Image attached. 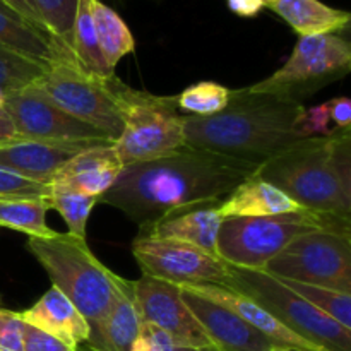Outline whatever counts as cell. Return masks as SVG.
Segmentation results:
<instances>
[{
    "label": "cell",
    "instance_id": "cell-1",
    "mask_svg": "<svg viewBox=\"0 0 351 351\" xmlns=\"http://www.w3.org/2000/svg\"><path fill=\"white\" fill-rule=\"evenodd\" d=\"M257 167L185 144L170 156L123 167L99 202L120 209L144 228L192 209L219 206Z\"/></svg>",
    "mask_w": 351,
    "mask_h": 351
},
{
    "label": "cell",
    "instance_id": "cell-2",
    "mask_svg": "<svg viewBox=\"0 0 351 351\" xmlns=\"http://www.w3.org/2000/svg\"><path fill=\"white\" fill-rule=\"evenodd\" d=\"M304 103L249 88L230 89L223 112L211 117L185 115V144L261 165L300 143L298 120Z\"/></svg>",
    "mask_w": 351,
    "mask_h": 351
},
{
    "label": "cell",
    "instance_id": "cell-3",
    "mask_svg": "<svg viewBox=\"0 0 351 351\" xmlns=\"http://www.w3.org/2000/svg\"><path fill=\"white\" fill-rule=\"evenodd\" d=\"M254 175L307 211L351 218V130L300 141L261 163Z\"/></svg>",
    "mask_w": 351,
    "mask_h": 351
},
{
    "label": "cell",
    "instance_id": "cell-4",
    "mask_svg": "<svg viewBox=\"0 0 351 351\" xmlns=\"http://www.w3.org/2000/svg\"><path fill=\"white\" fill-rule=\"evenodd\" d=\"M119 115L122 134L113 141L123 167L160 160L185 146V115H180L177 96H160L130 88L117 75L105 79Z\"/></svg>",
    "mask_w": 351,
    "mask_h": 351
},
{
    "label": "cell",
    "instance_id": "cell-5",
    "mask_svg": "<svg viewBox=\"0 0 351 351\" xmlns=\"http://www.w3.org/2000/svg\"><path fill=\"white\" fill-rule=\"evenodd\" d=\"M27 249L47 271L53 287L75 305L91 332L95 331L112 302L115 273L91 252L86 240L69 233L51 239L29 237Z\"/></svg>",
    "mask_w": 351,
    "mask_h": 351
},
{
    "label": "cell",
    "instance_id": "cell-6",
    "mask_svg": "<svg viewBox=\"0 0 351 351\" xmlns=\"http://www.w3.org/2000/svg\"><path fill=\"white\" fill-rule=\"evenodd\" d=\"M351 233L350 218L314 211L261 218L223 219L218 233V257L228 266L263 271L288 243L307 232Z\"/></svg>",
    "mask_w": 351,
    "mask_h": 351
},
{
    "label": "cell",
    "instance_id": "cell-7",
    "mask_svg": "<svg viewBox=\"0 0 351 351\" xmlns=\"http://www.w3.org/2000/svg\"><path fill=\"white\" fill-rule=\"evenodd\" d=\"M225 287L256 300L281 324L326 351H351L350 329L312 307L278 278L264 271L230 266V278Z\"/></svg>",
    "mask_w": 351,
    "mask_h": 351
},
{
    "label": "cell",
    "instance_id": "cell-8",
    "mask_svg": "<svg viewBox=\"0 0 351 351\" xmlns=\"http://www.w3.org/2000/svg\"><path fill=\"white\" fill-rule=\"evenodd\" d=\"M351 45L339 34L300 36L290 58L274 74L249 86L254 93H267L304 103L324 86L348 75Z\"/></svg>",
    "mask_w": 351,
    "mask_h": 351
},
{
    "label": "cell",
    "instance_id": "cell-9",
    "mask_svg": "<svg viewBox=\"0 0 351 351\" xmlns=\"http://www.w3.org/2000/svg\"><path fill=\"white\" fill-rule=\"evenodd\" d=\"M280 280L315 285L351 295V233L307 232L264 266Z\"/></svg>",
    "mask_w": 351,
    "mask_h": 351
},
{
    "label": "cell",
    "instance_id": "cell-10",
    "mask_svg": "<svg viewBox=\"0 0 351 351\" xmlns=\"http://www.w3.org/2000/svg\"><path fill=\"white\" fill-rule=\"evenodd\" d=\"M34 84L67 115L95 127L108 139L115 141L122 134L123 122L105 79L86 75L69 50L50 62Z\"/></svg>",
    "mask_w": 351,
    "mask_h": 351
},
{
    "label": "cell",
    "instance_id": "cell-11",
    "mask_svg": "<svg viewBox=\"0 0 351 351\" xmlns=\"http://www.w3.org/2000/svg\"><path fill=\"white\" fill-rule=\"evenodd\" d=\"M132 254L143 269V274H149L178 287L184 285L225 287L230 278V266L225 261L173 240L137 235L132 243Z\"/></svg>",
    "mask_w": 351,
    "mask_h": 351
},
{
    "label": "cell",
    "instance_id": "cell-12",
    "mask_svg": "<svg viewBox=\"0 0 351 351\" xmlns=\"http://www.w3.org/2000/svg\"><path fill=\"white\" fill-rule=\"evenodd\" d=\"M3 108L12 119L17 139H108L95 127L67 115L34 82L9 93Z\"/></svg>",
    "mask_w": 351,
    "mask_h": 351
},
{
    "label": "cell",
    "instance_id": "cell-13",
    "mask_svg": "<svg viewBox=\"0 0 351 351\" xmlns=\"http://www.w3.org/2000/svg\"><path fill=\"white\" fill-rule=\"evenodd\" d=\"M141 321L167 332L177 348H213L208 335L192 315L175 283L143 274L134 281Z\"/></svg>",
    "mask_w": 351,
    "mask_h": 351
},
{
    "label": "cell",
    "instance_id": "cell-14",
    "mask_svg": "<svg viewBox=\"0 0 351 351\" xmlns=\"http://www.w3.org/2000/svg\"><path fill=\"white\" fill-rule=\"evenodd\" d=\"M110 139H14L0 144V168L16 171L29 180L50 185L55 173L72 156Z\"/></svg>",
    "mask_w": 351,
    "mask_h": 351
},
{
    "label": "cell",
    "instance_id": "cell-15",
    "mask_svg": "<svg viewBox=\"0 0 351 351\" xmlns=\"http://www.w3.org/2000/svg\"><path fill=\"white\" fill-rule=\"evenodd\" d=\"M182 298L218 351H271L274 343L228 308L182 288Z\"/></svg>",
    "mask_w": 351,
    "mask_h": 351
},
{
    "label": "cell",
    "instance_id": "cell-16",
    "mask_svg": "<svg viewBox=\"0 0 351 351\" xmlns=\"http://www.w3.org/2000/svg\"><path fill=\"white\" fill-rule=\"evenodd\" d=\"M180 288H185V290L192 291V293L199 295V297L206 298V300L213 302V304H218L221 307L228 308L230 312L239 315L242 321H245L247 324L257 329L261 335L266 336L276 346L302 351H326L321 346L314 345L308 339L302 338L300 335L288 329L273 314H269L263 305L257 304L256 300H252L247 295L240 293V291H235L226 287H219V285H184Z\"/></svg>",
    "mask_w": 351,
    "mask_h": 351
},
{
    "label": "cell",
    "instance_id": "cell-17",
    "mask_svg": "<svg viewBox=\"0 0 351 351\" xmlns=\"http://www.w3.org/2000/svg\"><path fill=\"white\" fill-rule=\"evenodd\" d=\"M122 168L113 143L99 144L72 156L55 173L50 185L99 199L113 187Z\"/></svg>",
    "mask_w": 351,
    "mask_h": 351
},
{
    "label": "cell",
    "instance_id": "cell-18",
    "mask_svg": "<svg viewBox=\"0 0 351 351\" xmlns=\"http://www.w3.org/2000/svg\"><path fill=\"white\" fill-rule=\"evenodd\" d=\"M143 321L136 300L134 281L115 274L112 302L88 343L95 351H130Z\"/></svg>",
    "mask_w": 351,
    "mask_h": 351
},
{
    "label": "cell",
    "instance_id": "cell-19",
    "mask_svg": "<svg viewBox=\"0 0 351 351\" xmlns=\"http://www.w3.org/2000/svg\"><path fill=\"white\" fill-rule=\"evenodd\" d=\"M19 315L26 324L34 326L75 348L81 343H88L91 335L88 321L82 317L75 305L55 287H51L36 304L19 312Z\"/></svg>",
    "mask_w": 351,
    "mask_h": 351
},
{
    "label": "cell",
    "instance_id": "cell-20",
    "mask_svg": "<svg viewBox=\"0 0 351 351\" xmlns=\"http://www.w3.org/2000/svg\"><path fill=\"white\" fill-rule=\"evenodd\" d=\"M221 223L223 219L218 215V206H209V208L192 209L173 218L144 226V228H139V235L187 243L209 256L218 257L216 245H218Z\"/></svg>",
    "mask_w": 351,
    "mask_h": 351
},
{
    "label": "cell",
    "instance_id": "cell-21",
    "mask_svg": "<svg viewBox=\"0 0 351 351\" xmlns=\"http://www.w3.org/2000/svg\"><path fill=\"white\" fill-rule=\"evenodd\" d=\"M304 211L293 199L269 182L252 175L237 185L228 197L218 206L221 219L228 218H261V216L288 215Z\"/></svg>",
    "mask_w": 351,
    "mask_h": 351
},
{
    "label": "cell",
    "instance_id": "cell-22",
    "mask_svg": "<svg viewBox=\"0 0 351 351\" xmlns=\"http://www.w3.org/2000/svg\"><path fill=\"white\" fill-rule=\"evenodd\" d=\"M300 36L336 34L348 27L350 12L328 5L321 0H274L267 5Z\"/></svg>",
    "mask_w": 351,
    "mask_h": 351
},
{
    "label": "cell",
    "instance_id": "cell-23",
    "mask_svg": "<svg viewBox=\"0 0 351 351\" xmlns=\"http://www.w3.org/2000/svg\"><path fill=\"white\" fill-rule=\"evenodd\" d=\"M0 45L41 65H48L58 55L69 50L65 45L55 41L43 31L2 10H0Z\"/></svg>",
    "mask_w": 351,
    "mask_h": 351
},
{
    "label": "cell",
    "instance_id": "cell-24",
    "mask_svg": "<svg viewBox=\"0 0 351 351\" xmlns=\"http://www.w3.org/2000/svg\"><path fill=\"white\" fill-rule=\"evenodd\" d=\"M89 9H91L96 38L106 67L112 74H115L119 62L136 50L134 34L125 21L101 0H89Z\"/></svg>",
    "mask_w": 351,
    "mask_h": 351
},
{
    "label": "cell",
    "instance_id": "cell-25",
    "mask_svg": "<svg viewBox=\"0 0 351 351\" xmlns=\"http://www.w3.org/2000/svg\"><path fill=\"white\" fill-rule=\"evenodd\" d=\"M69 50H71L74 64L86 75L98 79H106L110 75H115L108 71L101 50H99L95 23H93L91 9H89V0H79Z\"/></svg>",
    "mask_w": 351,
    "mask_h": 351
},
{
    "label": "cell",
    "instance_id": "cell-26",
    "mask_svg": "<svg viewBox=\"0 0 351 351\" xmlns=\"http://www.w3.org/2000/svg\"><path fill=\"white\" fill-rule=\"evenodd\" d=\"M47 199H0V226L34 239H51L58 232L47 225Z\"/></svg>",
    "mask_w": 351,
    "mask_h": 351
},
{
    "label": "cell",
    "instance_id": "cell-27",
    "mask_svg": "<svg viewBox=\"0 0 351 351\" xmlns=\"http://www.w3.org/2000/svg\"><path fill=\"white\" fill-rule=\"evenodd\" d=\"M98 202V197L77 194L57 185H50V192L47 195L48 209H55L62 216L69 228V235L82 240H86L88 219Z\"/></svg>",
    "mask_w": 351,
    "mask_h": 351
},
{
    "label": "cell",
    "instance_id": "cell-28",
    "mask_svg": "<svg viewBox=\"0 0 351 351\" xmlns=\"http://www.w3.org/2000/svg\"><path fill=\"white\" fill-rule=\"evenodd\" d=\"M280 280V278H278ZM288 288L300 295L308 302L312 307L324 312L328 317L341 324L345 329L351 331V295L341 293V291L331 290V288L315 287V285L297 283V281L281 280Z\"/></svg>",
    "mask_w": 351,
    "mask_h": 351
},
{
    "label": "cell",
    "instance_id": "cell-29",
    "mask_svg": "<svg viewBox=\"0 0 351 351\" xmlns=\"http://www.w3.org/2000/svg\"><path fill=\"white\" fill-rule=\"evenodd\" d=\"M230 101V89L213 81H202L177 96L178 112L195 117H211L223 112Z\"/></svg>",
    "mask_w": 351,
    "mask_h": 351
},
{
    "label": "cell",
    "instance_id": "cell-30",
    "mask_svg": "<svg viewBox=\"0 0 351 351\" xmlns=\"http://www.w3.org/2000/svg\"><path fill=\"white\" fill-rule=\"evenodd\" d=\"M45 31L69 48L79 0H29Z\"/></svg>",
    "mask_w": 351,
    "mask_h": 351
},
{
    "label": "cell",
    "instance_id": "cell-31",
    "mask_svg": "<svg viewBox=\"0 0 351 351\" xmlns=\"http://www.w3.org/2000/svg\"><path fill=\"white\" fill-rule=\"evenodd\" d=\"M47 65L29 60L16 51L0 45V88L7 93L17 91L27 84H33Z\"/></svg>",
    "mask_w": 351,
    "mask_h": 351
},
{
    "label": "cell",
    "instance_id": "cell-32",
    "mask_svg": "<svg viewBox=\"0 0 351 351\" xmlns=\"http://www.w3.org/2000/svg\"><path fill=\"white\" fill-rule=\"evenodd\" d=\"M50 185L0 168V199H47Z\"/></svg>",
    "mask_w": 351,
    "mask_h": 351
},
{
    "label": "cell",
    "instance_id": "cell-33",
    "mask_svg": "<svg viewBox=\"0 0 351 351\" xmlns=\"http://www.w3.org/2000/svg\"><path fill=\"white\" fill-rule=\"evenodd\" d=\"M331 117H329V103H321L307 108L305 106L304 113H302L300 120H298V132L308 139V137H322L329 136L332 132L331 127Z\"/></svg>",
    "mask_w": 351,
    "mask_h": 351
},
{
    "label": "cell",
    "instance_id": "cell-34",
    "mask_svg": "<svg viewBox=\"0 0 351 351\" xmlns=\"http://www.w3.org/2000/svg\"><path fill=\"white\" fill-rule=\"evenodd\" d=\"M0 351L23 350V319L19 312L0 307Z\"/></svg>",
    "mask_w": 351,
    "mask_h": 351
},
{
    "label": "cell",
    "instance_id": "cell-35",
    "mask_svg": "<svg viewBox=\"0 0 351 351\" xmlns=\"http://www.w3.org/2000/svg\"><path fill=\"white\" fill-rule=\"evenodd\" d=\"M23 350L24 351H77V348L60 341L55 336L23 322Z\"/></svg>",
    "mask_w": 351,
    "mask_h": 351
},
{
    "label": "cell",
    "instance_id": "cell-36",
    "mask_svg": "<svg viewBox=\"0 0 351 351\" xmlns=\"http://www.w3.org/2000/svg\"><path fill=\"white\" fill-rule=\"evenodd\" d=\"M177 346L170 336L149 322H143L136 341L132 343L130 351H175Z\"/></svg>",
    "mask_w": 351,
    "mask_h": 351
},
{
    "label": "cell",
    "instance_id": "cell-37",
    "mask_svg": "<svg viewBox=\"0 0 351 351\" xmlns=\"http://www.w3.org/2000/svg\"><path fill=\"white\" fill-rule=\"evenodd\" d=\"M329 103V117L336 123V129H350L351 125V101L345 96L331 99Z\"/></svg>",
    "mask_w": 351,
    "mask_h": 351
},
{
    "label": "cell",
    "instance_id": "cell-38",
    "mask_svg": "<svg viewBox=\"0 0 351 351\" xmlns=\"http://www.w3.org/2000/svg\"><path fill=\"white\" fill-rule=\"evenodd\" d=\"M0 2H2L3 5L10 10V12L16 14L21 21H24V23H27L29 26H33V27H36V29L47 33L43 27V24H41V21L38 19L36 12H34V10L27 5L26 0H0ZM48 36H50V34H48Z\"/></svg>",
    "mask_w": 351,
    "mask_h": 351
},
{
    "label": "cell",
    "instance_id": "cell-39",
    "mask_svg": "<svg viewBox=\"0 0 351 351\" xmlns=\"http://www.w3.org/2000/svg\"><path fill=\"white\" fill-rule=\"evenodd\" d=\"M226 5L240 17H256L264 9L263 0H226Z\"/></svg>",
    "mask_w": 351,
    "mask_h": 351
},
{
    "label": "cell",
    "instance_id": "cell-40",
    "mask_svg": "<svg viewBox=\"0 0 351 351\" xmlns=\"http://www.w3.org/2000/svg\"><path fill=\"white\" fill-rule=\"evenodd\" d=\"M14 139H17V134L16 129H14L12 119L5 112V108L0 106V144L10 143Z\"/></svg>",
    "mask_w": 351,
    "mask_h": 351
},
{
    "label": "cell",
    "instance_id": "cell-41",
    "mask_svg": "<svg viewBox=\"0 0 351 351\" xmlns=\"http://www.w3.org/2000/svg\"><path fill=\"white\" fill-rule=\"evenodd\" d=\"M175 351H218V350H215V348H199V350H195V348H177Z\"/></svg>",
    "mask_w": 351,
    "mask_h": 351
},
{
    "label": "cell",
    "instance_id": "cell-42",
    "mask_svg": "<svg viewBox=\"0 0 351 351\" xmlns=\"http://www.w3.org/2000/svg\"><path fill=\"white\" fill-rule=\"evenodd\" d=\"M7 95H9V93H7L5 89H2V88H0V106H3V103H5V98H7Z\"/></svg>",
    "mask_w": 351,
    "mask_h": 351
},
{
    "label": "cell",
    "instance_id": "cell-43",
    "mask_svg": "<svg viewBox=\"0 0 351 351\" xmlns=\"http://www.w3.org/2000/svg\"><path fill=\"white\" fill-rule=\"evenodd\" d=\"M0 10H2V12H5V14H9V16H14V17H17V16H16V14H14V12H10V10H9V9H7V7H5V5H3V3H2V2H0ZM17 19H19V17H17Z\"/></svg>",
    "mask_w": 351,
    "mask_h": 351
},
{
    "label": "cell",
    "instance_id": "cell-44",
    "mask_svg": "<svg viewBox=\"0 0 351 351\" xmlns=\"http://www.w3.org/2000/svg\"><path fill=\"white\" fill-rule=\"evenodd\" d=\"M271 351H302V350H293V348H283V346H274Z\"/></svg>",
    "mask_w": 351,
    "mask_h": 351
},
{
    "label": "cell",
    "instance_id": "cell-45",
    "mask_svg": "<svg viewBox=\"0 0 351 351\" xmlns=\"http://www.w3.org/2000/svg\"><path fill=\"white\" fill-rule=\"evenodd\" d=\"M263 2H264V7H267V5H269V3H273L274 0H263Z\"/></svg>",
    "mask_w": 351,
    "mask_h": 351
},
{
    "label": "cell",
    "instance_id": "cell-46",
    "mask_svg": "<svg viewBox=\"0 0 351 351\" xmlns=\"http://www.w3.org/2000/svg\"><path fill=\"white\" fill-rule=\"evenodd\" d=\"M26 2H27V5H29V7H31V3H29V0H26ZM31 9H33V7H31Z\"/></svg>",
    "mask_w": 351,
    "mask_h": 351
},
{
    "label": "cell",
    "instance_id": "cell-47",
    "mask_svg": "<svg viewBox=\"0 0 351 351\" xmlns=\"http://www.w3.org/2000/svg\"><path fill=\"white\" fill-rule=\"evenodd\" d=\"M0 304H2V297H0Z\"/></svg>",
    "mask_w": 351,
    "mask_h": 351
}]
</instances>
